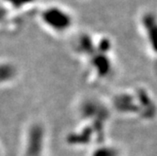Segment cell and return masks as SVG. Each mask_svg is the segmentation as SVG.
<instances>
[{
    "label": "cell",
    "mask_w": 157,
    "mask_h": 156,
    "mask_svg": "<svg viewBox=\"0 0 157 156\" xmlns=\"http://www.w3.org/2000/svg\"><path fill=\"white\" fill-rule=\"evenodd\" d=\"M41 21L56 31H64L72 24V18L65 10L56 7L48 8L41 13Z\"/></svg>",
    "instance_id": "obj_1"
},
{
    "label": "cell",
    "mask_w": 157,
    "mask_h": 156,
    "mask_svg": "<svg viewBox=\"0 0 157 156\" xmlns=\"http://www.w3.org/2000/svg\"><path fill=\"white\" fill-rule=\"evenodd\" d=\"M42 139H44V131L40 126H33L28 133L27 138V156H38L42 149Z\"/></svg>",
    "instance_id": "obj_2"
},
{
    "label": "cell",
    "mask_w": 157,
    "mask_h": 156,
    "mask_svg": "<svg viewBox=\"0 0 157 156\" xmlns=\"http://www.w3.org/2000/svg\"><path fill=\"white\" fill-rule=\"evenodd\" d=\"M16 74V70L11 64H0V83H5L11 80Z\"/></svg>",
    "instance_id": "obj_3"
},
{
    "label": "cell",
    "mask_w": 157,
    "mask_h": 156,
    "mask_svg": "<svg viewBox=\"0 0 157 156\" xmlns=\"http://www.w3.org/2000/svg\"><path fill=\"white\" fill-rule=\"evenodd\" d=\"M4 17H5V10L0 7V22H1V20H3Z\"/></svg>",
    "instance_id": "obj_4"
}]
</instances>
